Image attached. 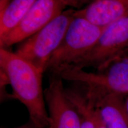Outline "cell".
Returning <instances> with one entry per match:
<instances>
[{
    "label": "cell",
    "instance_id": "6da1fadb",
    "mask_svg": "<svg viewBox=\"0 0 128 128\" xmlns=\"http://www.w3.org/2000/svg\"><path fill=\"white\" fill-rule=\"evenodd\" d=\"M1 76L11 86L14 97L28 109L30 120L49 128V116L42 87L43 74L34 65L8 49L0 48Z\"/></svg>",
    "mask_w": 128,
    "mask_h": 128
},
{
    "label": "cell",
    "instance_id": "7a4b0ae2",
    "mask_svg": "<svg viewBox=\"0 0 128 128\" xmlns=\"http://www.w3.org/2000/svg\"><path fill=\"white\" fill-rule=\"evenodd\" d=\"M56 74L88 92L128 94V53L116 58L96 72L69 65Z\"/></svg>",
    "mask_w": 128,
    "mask_h": 128
},
{
    "label": "cell",
    "instance_id": "3957f363",
    "mask_svg": "<svg viewBox=\"0 0 128 128\" xmlns=\"http://www.w3.org/2000/svg\"><path fill=\"white\" fill-rule=\"evenodd\" d=\"M75 9L64 10L39 31L22 42L15 53L44 72L54 52L61 44L71 21Z\"/></svg>",
    "mask_w": 128,
    "mask_h": 128
},
{
    "label": "cell",
    "instance_id": "277c9868",
    "mask_svg": "<svg viewBox=\"0 0 128 128\" xmlns=\"http://www.w3.org/2000/svg\"><path fill=\"white\" fill-rule=\"evenodd\" d=\"M104 28L74 16L60 46L48 62L46 71L57 73L74 64L93 48Z\"/></svg>",
    "mask_w": 128,
    "mask_h": 128
},
{
    "label": "cell",
    "instance_id": "5b68a950",
    "mask_svg": "<svg viewBox=\"0 0 128 128\" xmlns=\"http://www.w3.org/2000/svg\"><path fill=\"white\" fill-rule=\"evenodd\" d=\"M128 53V16L106 27L93 48L71 65L98 70Z\"/></svg>",
    "mask_w": 128,
    "mask_h": 128
},
{
    "label": "cell",
    "instance_id": "8992f818",
    "mask_svg": "<svg viewBox=\"0 0 128 128\" xmlns=\"http://www.w3.org/2000/svg\"><path fill=\"white\" fill-rule=\"evenodd\" d=\"M58 74L50 73L44 91L49 116V128H81V116L64 87Z\"/></svg>",
    "mask_w": 128,
    "mask_h": 128
},
{
    "label": "cell",
    "instance_id": "52a82bcc",
    "mask_svg": "<svg viewBox=\"0 0 128 128\" xmlns=\"http://www.w3.org/2000/svg\"><path fill=\"white\" fill-rule=\"evenodd\" d=\"M66 7L62 0H37L20 24L0 40V48L8 49L44 28Z\"/></svg>",
    "mask_w": 128,
    "mask_h": 128
},
{
    "label": "cell",
    "instance_id": "ba28073f",
    "mask_svg": "<svg viewBox=\"0 0 128 128\" xmlns=\"http://www.w3.org/2000/svg\"><path fill=\"white\" fill-rule=\"evenodd\" d=\"M74 16L106 28L128 16V0H96L82 8L75 9Z\"/></svg>",
    "mask_w": 128,
    "mask_h": 128
},
{
    "label": "cell",
    "instance_id": "9c48e42d",
    "mask_svg": "<svg viewBox=\"0 0 128 128\" xmlns=\"http://www.w3.org/2000/svg\"><path fill=\"white\" fill-rule=\"evenodd\" d=\"M84 95L96 107L108 128H128L124 96L115 93H108L97 97Z\"/></svg>",
    "mask_w": 128,
    "mask_h": 128
},
{
    "label": "cell",
    "instance_id": "30bf717a",
    "mask_svg": "<svg viewBox=\"0 0 128 128\" xmlns=\"http://www.w3.org/2000/svg\"><path fill=\"white\" fill-rule=\"evenodd\" d=\"M37 0H10L0 12V40L13 30Z\"/></svg>",
    "mask_w": 128,
    "mask_h": 128
},
{
    "label": "cell",
    "instance_id": "8fae6325",
    "mask_svg": "<svg viewBox=\"0 0 128 128\" xmlns=\"http://www.w3.org/2000/svg\"><path fill=\"white\" fill-rule=\"evenodd\" d=\"M66 93L76 105L81 116V128H95L91 111V106L81 91L76 86L66 88Z\"/></svg>",
    "mask_w": 128,
    "mask_h": 128
},
{
    "label": "cell",
    "instance_id": "7c38bea8",
    "mask_svg": "<svg viewBox=\"0 0 128 128\" xmlns=\"http://www.w3.org/2000/svg\"><path fill=\"white\" fill-rule=\"evenodd\" d=\"M66 7H70L71 8L79 10L82 8L96 0H62Z\"/></svg>",
    "mask_w": 128,
    "mask_h": 128
},
{
    "label": "cell",
    "instance_id": "4fadbf2b",
    "mask_svg": "<svg viewBox=\"0 0 128 128\" xmlns=\"http://www.w3.org/2000/svg\"><path fill=\"white\" fill-rule=\"evenodd\" d=\"M87 101L88 102V103L91 106L92 116V120H93V122H94V128H108V127L106 126V124H104L103 121L102 120L98 110H97L96 107L94 106V104H92V103H91L88 100H87Z\"/></svg>",
    "mask_w": 128,
    "mask_h": 128
},
{
    "label": "cell",
    "instance_id": "5bb4252c",
    "mask_svg": "<svg viewBox=\"0 0 128 128\" xmlns=\"http://www.w3.org/2000/svg\"><path fill=\"white\" fill-rule=\"evenodd\" d=\"M14 128H40L39 127H38L36 125L33 124V122L31 120H30L28 122L26 123V124H22V125L17 126V127H16Z\"/></svg>",
    "mask_w": 128,
    "mask_h": 128
},
{
    "label": "cell",
    "instance_id": "9a60e30c",
    "mask_svg": "<svg viewBox=\"0 0 128 128\" xmlns=\"http://www.w3.org/2000/svg\"><path fill=\"white\" fill-rule=\"evenodd\" d=\"M8 2L9 0H0V12H1L6 7Z\"/></svg>",
    "mask_w": 128,
    "mask_h": 128
},
{
    "label": "cell",
    "instance_id": "2e32d148",
    "mask_svg": "<svg viewBox=\"0 0 128 128\" xmlns=\"http://www.w3.org/2000/svg\"><path fill=\"white\" fill-rule=\"evenodd\" d=\"M125 107H126V112H127V113L128 115V94L125 98Z\"/></svg>",
    "mask_w": 128,
    "mask_h": 128
},
{
    "label": "cell",
    "instance_id": "e0dca14e",
    "mask_svg": "<svg viewBox=\"0 0 128 128\" xmlns=\"http://www.w3.org/2000/svg\"><path fill=\"white\" fill-rule=\"evenodd\" d=\"M10 0H9V2H10Z\"/></svg>",
    "mask_w": 128,
    "mask_h": 128
}]
</instances>
